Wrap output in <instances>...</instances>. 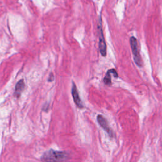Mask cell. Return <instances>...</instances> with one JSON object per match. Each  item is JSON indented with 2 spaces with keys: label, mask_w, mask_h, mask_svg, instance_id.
<instances>
[{
  "label": "cell",
  "mask_w": 162,
  "mask_h": 162,
  "mask_svg": "<svg viewBox=\"0 0 162 162\" xmlns=\"http://www.w3.org/2000/svg\"><path fill=\"white\" fill-rule=\"evenodd\" d=\"M69 158V154L65 152L49 149L44 153L41 160L43 162H64Z\"/></svg>",
  "instance_id": "1"
},
{
  "label": "cell",
  "mask_w": 162,
  "mask_h": 162,
  "mask_svg": "<svg viewBox=\"0 0 162 162\" xmlns=\"http://www.w3.org/2000/svg\"><path fill=\"white\" fill-rule=\"evenodd\" d=\"M130 44L132 52L134 56V60L135 61V64L141 67L143 66V60L139 53V46L138 40L136 39L135 37H131L130 39Z\"/></svg>",
  "instance_id": "2"
},
{
  "label": "cell",
  "mask_w": 162,
  "mask_h": 162,
  "mask_svg": "<svg viewBox=\"0 0 162 162\" xmlns=\"http://www.w3.org/2000/svg\"><path fill=\"white\" fill-rule=\"evenodd\" d=\"M98 33H99V52L103 56L106 55V44L104 38L103 29L102 26V20L99 19V22L98 24Z\"/></svg>",
  "instance_id": "3"
},
{
  "label": "cell",
  "mask_w": 162,
  "mask_h": 162,
  "mask_svg": "<svg viewBox=\"0 0 162 162\" xmlns=\"http://www.w3.org/2000/svg\"><path fill=\"white\" fill-rule=\"evenodd\" d=\"M72 95L75 104L76 105V106L78 108H82L84 107L82 103L81 99L80 98L79 92H78L77 89V87L73 82H72Z\"/></svg>",
  "instance_id": "4"
},
{
  "label": "cell",
  "mask_w": 162,
  "mask_h": 162,
  "mask_svg": "<svg viewBox=\"0 0 162 162\" xmlns=\"http://www.w3.org/2000/svg\"><path fill=\"white\" fill-rule=\"evenodd\" d=\"M97 120H98L99 125H100L102 126V127L108 134V135L110 137H113V135H114L113 131H112V130L110 129L106 118H104L102 115H99L97 117Z\"/></svg>",
  "instance_id": "5"
},
{
  "label": "cell",
  "mask_w": 162,
  "mask_h": 162,
  "mask_svg": "<svg viewBox=\"0 0 162 162\" xmlns=\"http://www.w3.org/2000/svg\"><path fill=\"white\" fill-rule=\"evenodd\" d=\"M25 89V83L23 80H20L19 81L16 85H15V93L14 94L17 98H19L22 94V93L23 92V91Z\"/></svg>",
  "instance_id": "6"
},
{
  "label": "cell",
  "mask_w": 162,
  "mask_h": 162,
  "mask_svg": "<svg viewBox=\"0 0 162 162\" xmlns=\"http://www.w3.org/2000/svg\"><path fill=\"white\" fill-rule=\"evenodd\" d=\"M114 69H112L108 70L106 73V76L104 77L103 82L106 85H111V74L113 73Z\"/></svg>",
  "instance_id": "7"
},
{
  "label": "cell",
  "mask_w": 162,
  "mask_h": 162,
  "mask_svg": "<svg viewBox=\"0 0 162 162\" xmlns=\"http://www.w3.org/2000/svg\"><path fill=\"white\" fill-rule=\"evenodd\" d=\"M54 80V76L53 73H51L50 75H49V79H48V81L49 82H52Z\"/></svg>",
  "instance_id": "8"
}]
</instances>
